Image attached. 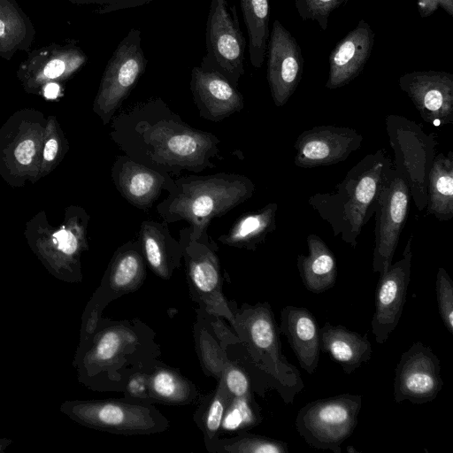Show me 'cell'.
I'll return each instance as SVG.
<instances>
[{
	"instance_id": "5b68a950",
	"label": "cell",
	"mask_w": 453,
	"mask_h": 453,
	"mask_svg": "<svg viewBox=\"0 0 453 453\" xmlns=\"http://www.w3.org/2000/svg\"><path fill=\"white\" fill-rule=\"evenodd\" d=\"M231 308L234 316L231 326L247 353L246 359L285 403H293L304 383L298 369L282 353L279 326L270 303H243L239 308L234 303Z\"/></svg>"
},
{
	"instance_id": "8992f818",
	"label": "cell",
	"mask_w": 453,
	"mask_h": 453,
	"mask_svg": "<svg viewBox=\"0 0 453 453\" xmlns=\"http://www.w3.org/2000/svg\"><path fill=\"white\" fill-rule=\"evenodd\" d=\"M389 145L394 151L393 168L406 184L411 199L418 211L427 205L428 174L436 155V135L404 116L385 118Z\"/></svg>"
},
{
	"instance_id": "836d02e7",
	"label": "cell",
	"mask_w": 453,
	"mask_h": 453,
	"mask_svg": "<svg viewBox=\"0 0 453 453\" xmlns=\"http://www.w3.org/2000/svg\"><path fill=\"white\" fill-rule=\"evenodd\" d=\"M349 0H295L298 15L303 21L311 20L318 23L326 31L330 15Z\"/></svg>"
},
{
	"instance_id": "6da1fadb",
	"label": "cell",
	"mask_w": 453,
	"mask_h": 453,
	"mask_svg": "<svg viewBox=\"0 0 453 453\" xmlns=\"http://www.w3.org/2000/svg\"><path fill=\"white\" fill-rule=\"evenodd\" d=\"M110 135L125 155L162 173H199L214 168L220 140L192 127L160 97L114 115Z\"/></svg>"
},
{
	"instance_id": "d4e9b609",
	"label": "cell",
	"mask_w": 453,
	"mask_h": 453,
	"mask_svg": "<svg viewBox=\"0 0 453 453\" xmlns=\"http://www.w3.org/2000/svg\"><path fill=\"white\" fill-rule=\"evenodd\" d=\"M306 241L308 255L297 256V269L306 289L314 294H320L332 288L335 284V257L319 235L311 234Z\"/></svg>"
},
{
	"instance_id": "ffe728a7",
	"label": "cell",
	"mask_w": 453,
	"mask_h": 453,
	"mask_svg": "<svg viewBox=\"0 0 453 453\" xmlns=\"http://www.w3.org/2000/svg\"><path fill=\"white\" fill-rule=\"evenodd\" d=\"M111 177L121 196L142 211L152 207L172 179L170 174L151 169L125 154L116 157Z\"/></svg>"
},
{
	"instance_id": "603a6c76",
	"label": "cell",
	"mask_w": 453,
	"mask_h": 453,
	"mask_svg": "<svg viewBox=\"0 0 453 453\" xmlns=\"http://www.w3.org/2000/svg\"><path fill=\"white\" fill-rule=\"evenodd\" d=\"M165 221L143 220L140 226L139 242L146 264L159 278L169 280L180 268L182 247L170 234Z\"/></svg>"
},
{
	"instance_id": "4dcf8cb0",
	"label": "cell",
	"mask_w": 453,
	"mask_h": 453,
	"mask_svg": "<svg viewBox=\"0 0 453 453\" xmlns=\"http://www.w3.org/2000/svg\"><path fill=\"white\" fill-rule=\"evenodd\" d=\"M205 447L211 453H288L285 441L247 431L237 432L230 438L219 436L206 443Z\"/></svg>"
},
{
	"instance_id": "bcb514c9",
	"label": "cell",
	"mask_w": 453,
	"mask_h": 453,
	"mask_svg": "<svg viewBox=\"0 0 453 453\" xmlns=\"http://www.w3.org/2000/svg\"><path fill=\"white\" fill-rule=\"evenodd\" d=\"M347 452H348V453H350V452H357V453H358V451H357L356 449H354L352 446H349V447L347 449Z\"/></svg>"
},
{
	"instance_id": "f6af8a7d",
	"label": "cell",
	"mask_w": 453,
	"mask_h": 453,
	"mask_svg": "<svg viewBox=\"0 0 453 453\" xmlns=\"http://www.w3.org/2000/svg\"><path fill=\"white\" fill-rule=\"evenodd\" d=\"M5 33V25L3 20L0 19V37L3 36Z\"/></svg>"
},
{
	"instance_id": "30bf717a",
	"label": "cell",
	"mask_w": 453,
	"mask_h": 453,
	"mask_svg": "<svg viewBox=\"0 0 453 453\" xmlns=\"http://www.w3.org/2000/svg\"><path fill=\"white\" fill-rule=\"evenodd\" d=\"M205 40L207 53L199 66L221 73L238 87L245 72L246 42L234 5L229 7L226 0H211Z\"/></svg>"
},
{
	"instance_id": "9c48e42d",
	"label": "cell",
	"mask_w": 453,
	"mask_h": 453,
	"mask_svg": "<svg viewBox=\"0 0 453 453\" xmlns=\"http://www.w3.org/2000/svg\"><path fill=\"white\" fill-rule=\"evenodd\" d=\"M362 399L347 393L308 403L296 418L299 435L311 448L341 453L357 425Z\"/></svg>"
},
{
	"instance_id": "7a4b0ae2",
	"label": "cell",
	"mask_w": 453,
	"mask_h": 453,
	"mask_svg": "<svg viewBox=\"0 0 453 453\" xmlns=\"http://www.w3.org/2000/svg\"><path fill=\"white\" fill-rule=\"evenodd\" d=\"M153 330L138 319L102 318L81 335L74 365L79 380L96 391H123L128 377L150 368L160 356Z\"/></svg>"
},
{
	"instance_id": "74e56055",
	"label": "cell",
	"mask_w": 453,
	"mask_h": 453,
	"mask_svg": "<svg viewBox=\"0 0 453 453\" xmlns=\"http://www.w3.org/2000/svg\"><path fill=\"white\" fill-rule=\"evenodd\" d=\"M52 240L57 248L64 254L73 257L80 250L79 235L67 229H61L52 235Z\"/></svg>"
},
{
	"instance_id": "d6986e66",
	"label": "cell",
	"mask_w": 453,
	"mask_h": 453,
	"mask_svg": "<svg viewBox=\"0 0 453 453\" xmlns=\"http://www.w3.org/2000/svg\"><path fill=\"white\" fill-rule=\"evenodd\" d=\"M190 89L199 116L212 122L221 121L244 107L243 96L237 87L213 70L195 66Z\"/></svg>"
},
{
	"instance_id": "7402d4cb",
	"label": "cell",
	"mask_w": 453,
	"mask_h": 453,
	"mask_svg": "<svg viewBox=\"0 0 453 453\" xmlns=\"http://www.w3.org/2000/svg\"><path fill=\"white\" fill-rule=\"evenodd\" d=\"M280 334L287 337L299 365L310 375L318 368L320 357V328L305 307L287 305L280 311Z\"/></svg>"
},
{
	"instance_id": "3957f363",
	"label": "cell",
	"mask_w": 453,
	"mask_h": 453,
	"mask_svg": "<svg viewBox=\"0 0 453 453\" xmlns=\"http://www.w3.org/2000/svg\"><path fill=\"white\" fill-rule=\"evenodd\" d=\"M255 189L253 181L242 174H189L170 180L168 195L156 209L167 224L187 221L190 236L198 240L208 232L212 219L250 199Z\"/></svg>"
},
{
	"instance_id": "ab89813d",
	"label": "cell",
	"mask_w": 453,
	"mask_h": 453,
	"mask_svg": "<svg viewBox=\"0 0 453 453\" xmlns=\"http://www.w3.org/2000/svg\"><path fill=\"white\" fill-rule=\"evenodd\" d=\"M14 155L21 165L30 164L35 155L34 142L29 139L21 142L15 149Z\"/></svg>"
},
{
	"instance_id": "83f0119b",
	"label": "cell",
	"mask_w": 453,
	"mask_h": 453,
	"mask_svg": "<svg viewBox=\"0 0 453 453\" xmlns=\"http://www.w3.org/2000/svg\"><path fill=\"white\" fill-rule=\"evenodd\" d=\"M426 214L440 221L453 218V152L435 155L428 174Z\"/></svg>"
},
{
	"instance_id": "1f68e13d",
	"label": "cell",
	"mask_w": 453,
	"mask_h": 453,
	"mask_svg": "<svg viewBox=\"0 0 453 453\" xmlns=\"http://www.w3.org/2000/svg\"><path fill=\"white\" fill-rule=\"evenodd\" d=\"M260 407L254 395H232L226 405L221 422L220 433L248 431L261 423Z\"/></svg>"
},
{
	"instance_id": "f1b7e54d",
	"label": "cell",
	"mask_w": 453,
	"mask_h": 453,
	"mask_svg": "<svg viewBox=\"0 0 453 453\" xmlns=\"http://www.w3.org/2000/svg\"><path fill=\"white\" fill-rule=\"evenodd\" d=\"M249 37L251 65L260 68L264 63L269 33V0H240Z\"/></svg>"
},
{
	"instance_id": "ac0fdd59",
	"label": "cell",
	"mask_w": 453,
	"mask_h": 453,
	"mask_svg": "<svg viewBox=\"0 0 453 453\" xmlns=\"http://www.w3.org/2000/svg\"><path fill=\"white\" fill-rule=\"evenodd\" d=\"M303 65L299 43L275 19L269 36L267 81L276 106H283L296 91L302 78Z\"/></svg>"
},
{
	"instance_id": "44dd1931",
	"label": "cell",
	"mask_w": 453,
	"mask_h": 453,
	"mask_svg": "<svg viewBox=\"0 0 453 453\" xmlns=\"http://www.w3.org/2000/svg\"><path fill=\"white\" fill-rule=\"evenodd\" d=\"M375 35L371 26L360 19L333 49L329 55V74L326 88H342L364 70L374 44Z\"/></svg>"
},
{
	"instance_id": "277c9868",
	"label": "cell",
	"mask_w": 453,
	"mask_h": 453,
	"mask_svg": "<svg viewBox=\"0 0 453 453\" xmlns=\"http://www.w3.org/2000/svg\"><path fill=\"white\" fill-rule=\"evenodd\" d=\"M393 160L385 149L365 156L333 192L316 193L309 205L331 227L334 237L356 248L363 226L374 215L380 185Z\"/></svg>"
},
{
	"instance_id": "52a82bcc",
	"label": "cell",
	"mask_w": 453,
	"mask_h": 453,
	"mask_svg": "<svg viewBox=\"0 0 453 453\" xmlns=\"http://www.w3.org/2000/svg\"><path fill=\"white\" fill-rule=\"evenodd\" d=\"M61 410L82 426L116 434H152L169 426L153 404L125 399L65 402Z\"/></svg>"
},
{
	"instance_id": "ee69618b",
	"label": "cell",
	"mask_w": 453,
	"mask_h": 453,
	"mask_svg": "<svg viewBox=\"0 0 453 453\" xmlns=\"http://www.w3.org/2000/svg\"><path fill=\"white\" fill-rule=\"evenodd\" d=\"M441 7L449 15L453 16V0H437Z\"/></svg>"
},
{
	"instance_id": "9a60e30c",
	"label": "cell",
	"mask_w": 453,
	"mask_h": 453,
	"mask_svg": "<svg viewBox=\"0 0 453 453\" xmlns=\"http://www.w3.org/2000/svg\"><path fill=\"white\" fill-rule=\"evenodd\" d=\"M412 235L406 242L403 257L388 267L378 281L372 332L375 342L384 343L401 319L411 280Z\"/></svg>"
},
{
	"instance_id": "484cf974",
	"label": "cell",
	"mask_w": 453,
	"mask_h": 453,
	"mask_svg": "<svg viewBox=\"0 0 453 453\" xmlns=\"http://www.w3.org/2000/svg\"><path fill=\"white\" fill-rule=\"evenodd\" d=\"M277 211L278 203L273 202L258 210L246 212L218 240L226 246L254 251L276 229Z\"/></svg>"
},
{
	"instance_id": "f35d334b",
	"label": "cell",
	"mask_w": 453,
	"mask_h": 453,
	"mask_svg": "<svg viewBox=\"0 0 453 453\" xmlns=\"http://www.w3.org/2000/svg\"><path fill=\"white\" fill-rule=\"evenodd\" d=\"M101 4L99 13H106L127 8L142 6L154 0H88Z\"/></svg>"
},
{
	"instance_id": "b9f144b4",
	"label": "cell",
	"mask_w": 453,
	"mask_h": 453,
	"mask_svg": "<svg viewBox=\"0 0 453 453\" xmlns=\"http://www.w3.org/2000/svg\"><path fill=\"white\" fill-rule=\"evenodd\" d=\"M58 142L55 139H50L47 142L44 151H43V157L47 161H51L55 158L57 153H58Z\"/></svg>"
},
{
	"instance_id": "4316f807",
	"label": "cell",
	"mask_w": 453,
	"mask_h": 453,
	"mask_svg": "<svg viewBox=\"0 0 453 453\" xmlns=\"http://www.w3.org/2000/svg\"><path fill=\"white\" fill-rule=\"evenodd\" d=\"M148 380L153 403L187 405L198 403L203 396L194 382L159 360L149 368Z\"/></svg>"
},
{
	"instance_id": "ba28073f",
	"label": "cell",
	"mask_w": 453,
	"mask_h": 453,
	"mask_svg": "<svg viewBox=\"0 0 453 453\" xmlns=\"http://www.w3.org/2000/svg\"><path fill=\"white\" fill-rule=\"evenodd\" d=\"M179 242L182 247L183 260L188 291L191 298L208 316L224 318L232 326L234 322L230 302L223 293V280L218 246L208 232L198 240L189 234V228L180 231Z\"/></svg>"
},
{
	"instance_id": "60d3db41",
	"label": "cell",
	"mask_w": 453,
	"mask_h": 453,
	"mask_svg": "<svg viewBox=\"0 0 453 453\" xmlns=\"http://www.w3.org/2000/svg\"><path fill=\"white\" fill-rule=\"evenodd\" d=\"M417 4L421 18L432 15L440 6L437 0H418Z\"/></svg>"
},
{
	"instance_id": "4fadbf2b",
	"label": "cell",
	"mask_w": 453,
	"mask_h": 453,
	"mask_svg": "<svg viewBox=\"0 0 453 453\" xmlns=\"http://www.w3.org/2000/svg\"><path fill=\"white\" fill-rule=\"evenodd\" d=\"M146 265L139 240L128 241L115 250L100 286L85 309L81 334L95 329L111 302L140 288L146 278Z\"/></svg>"
},
{
	"instance_id": "8fae6325",
	"label": "cell",
	"mask_w": 453,
	"mask_h": 453,
	"mask_svg": "<svg viewBox=\"0 0 453 453\" xmlns=\"http://www.w3.org/2000/svg\"><path fill=\"white\" fill-rule=\"evenodd\" d=\"M141 31L132 28L108 61L96 99V111L108 124L145 72Z\"/></svg>"
},
{
	"instance_id": "d590c367",
	"label": "cell",
	"mask_w": 453,
	"mask_h": 453,
	"mask_svg": "<svg viewBox=\"0 0 453 453\" xmlns=\"http://www.w3.org/2000/svg\"><path fill=\"white\" fill-rule=\"evenodd\" d=\"M221 378L232 395H253L252 380L244 368H242L229 359L226 362Z\"/></svg>"
},
{
	"instance_id": "8d00e7d4",
	"label": "cell",
	"mask_w": 453,
	"mask_h": 453,
	"mask_svg": "<svg viewBox=\"0 0 453 453\" xmlns=\"http://www.w3.org/2000/svg\"><path fill=\"white\" fill-rule=\"evenodd\" d=\"M148 369H142L132 373L123 389L124 398L127 401L153 404L149 391Z\"/></svg>"
},
{
	"instance_id": "f546056e",
	"label": "cell",
	"mask_w": 453,
	"mask_h": 453,
	"mask_svg": "<svg viewBox=\"0 0 453 453\" xmlns=\"http://www.w3.org/2000/svg\"><path fill=\"white\" fill-rule=\"evenodd\" d=\"M214 390L200 399L194 421L203 434L204 444L219 437L225 410L231 394L220 377Z\"/></svg>"
},
{
	"instance_id": "2e32d148",
	"label": "cell",
	"mask_w": 453,
	"mask_h": 453,
	"mask_svg": "<svg viewBox=\"0 0 453 453\" xmlns=\"http://www.w3.org/2000/svg\"><path fill=\"white\" fill-rule=\"evenodd\" d=\"M400 88L422 119L435 127L453 123V74L444 71H414L403 74Z\"/></svg>"
},
{
	"instance_id": "e575fe53",
	"label": "cell",
	"mask_w": 453,
	"mask_h": 453,
	"mask_svg": "<svg viewBox=\"0 0 453 453\" xmlns=\"http://www.w3.org/2000/svg\"><path fill=\"white\" fill-rule=\"evenodd\" d=\"M435 290L440 316L446 329L453 334V283L442 267L436 273Z\"/></svg>"
},
{
	"instance_id": "cb8c5ba5",
	"label": "cell",
	"mask_w": 453,
	"mask_h": 453,
	"mask_svg": "<svg viewBox=\"0 0 453 453\" xmlns=\"http://www.w3.org/2000/svg\"><path fill=\"white\" fill-rule=\"evenodd\" d=\"M320 350L338 363L347 374H351L372 357V344L366 333L362 335L330 322L320 328Z\"/></svg>"
},
{
	"instance_id": "7c38bea8",
	"label": "cell",
	"mask_w": 453,
	"mask_h": 453,
	"mask_svg": "<svg viewBox=\"0 0 453 453\" xmlns=\"http://www.w3.org/2000/svg\"><path fill=\"white\" fill-rule=\"evenodd\" d=\"M411 202L409 189L393 166L380 185L375 207L372 271L383 274L391 265Z\"/></svg>"
},
{
	"instance_id": "5bb4252c",
	"label": "cell",
	"mask_w": 453,
	"mask_h": 453,
	"mask_svg": "<svg viewBox=\"0 0 453 453\" xmlns=\"http://www.w3.org/2000/svg\"><path fill=\"white\" fill-rule=\"evenodd\" d=\"M443 385L441 363L421 342H414L401 355L395 370L394 398L423 404L436 398Z\"/></svg>"
},
{
	"instance_id": "7bdbcfd3",
	"label": "cell",
	"mask_w": 453,
	"mask_h": 453,
	"mask_svg": "<svg viewBox=\"0 0 453 453\" xmlns=\"http://www.w3.org/2000/svg\"><path fill=\"white\" fill-rule=\"evenodd\" d=\"M58 92L59 87L55 83H50L44 88V96L50 99L56 98L58 95Z\"/></svg>"
},
{
	"instance_id": "d6a6232c",
	"label": "cell",
	"mask_w": 453,
	"mask_h": 453,
	"mask_svg": "<svg viewBox=\"0 0 453 453\" xmlns=\"http://www.w3.org/2000/svg\"><path fill=\"white\" fill-rule=\"evenodd\" d=\"M194 338L204 372L218 380L228 358L226 349L219 344L199 316L194 326Z\"/></svg>"
},
{
	"instance_id": "e0dca14e",
	"label": "cell",
	"mask_w": 453,
	"mask_h": 453,
	"mask_svg": "<svg viewBox=\"0 0 453 453\" xmlns=\"http://www.w3.org/2000/svg\"><path fill=\"white\" fill-rule=\"evenodd\" d=\"M363 139L361 134L350 127L316 126L296 138L294 164L302 168L338 164L360 149Z\"/></svg>"
}]
</instances>
